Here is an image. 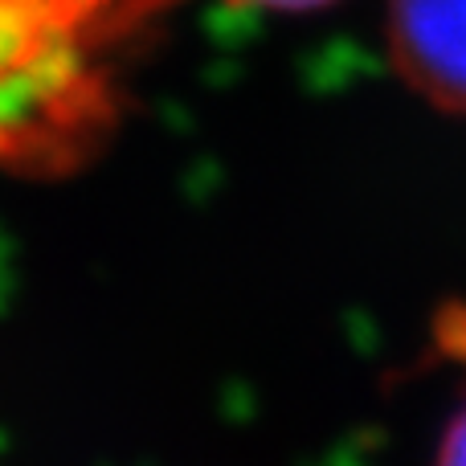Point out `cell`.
<instances>
[{
	"instance_id": "1",
	"label": "cell",
	"mask_w": 466,
	"mask_h": 466,
	"mask_svg": "<svg viewBox=\"0 0 466 466\" xmlns=\"http://www.w3.org/2000/svg\"><path fill=\"white\" fill-rule=\"evenodd\" d=\"M139 0H0V147L70 144L106 111L103 57Z\"/></svg>"
},
{
	"instance_id": "2",
	"label": "cell",
	"mask_w": 466,
	"mask_h": 466,
	"mask_svg": "<svg viewBox=\"0 0 466 466\" xmlns=\"http://www.w3.org/2000/svg\"><path fill=\"white\" fill-rule=\"evenodd\" d=\"M389 29L405 78L466 115V0H393Z\"/></svg>"
},
{
	"instance_id": "3",
	"label": "cell",
	"mask_w": 466,
	"mask_h": 466,
	"mask_svg": "<svg viewBox=\"0 0 466 466\" xmlns=\"http://www.w3.org/2000/svg\"><path fill=\"white\" fill-rule=\"evenodd\" d=\"M434 466H466V405L451 418L442 442H438V459Z\"/></svg>"
},
{
	"instance_id": "4",
	"label": "cell",
	"mask_w": 466,
	"mask_h": 466,
	"mask_svg": "<svg viewBox=\"0 0 466 466\" xmlns=\"http://www.w3.org/2000/svg\"><path fill=\"white\" fill-rule=\"evenodd\" d=\"M246 5L279 8V13H303V8H319V5H328V0H246Z\"/></svg>"
}]
</instances>
